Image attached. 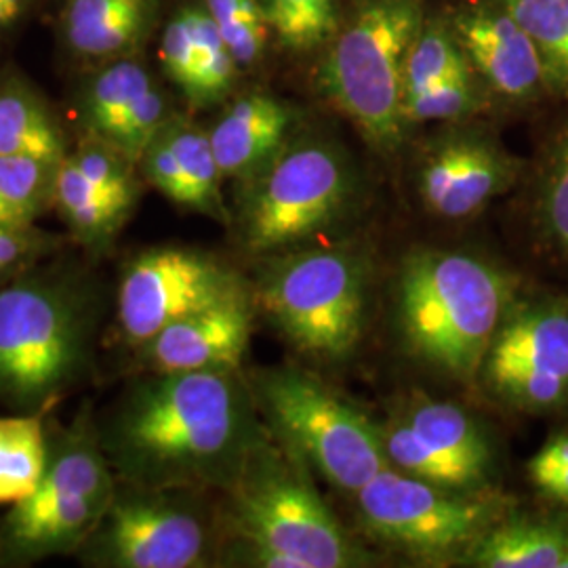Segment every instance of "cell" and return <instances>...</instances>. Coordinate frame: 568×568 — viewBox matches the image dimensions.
Here are the masks:
<instances>
[{
  "instance_id": "obj_41",
  "label": "cell",
  "mask_w": 568,
  "mask_h": 568,
  "mask_svg": "<svg viewBox=\"0 0 568 568\" xmlns=\"http://www.w3.org/2000/svg\"><path fill=\"white\" fill-rule=\"evenodd\" d=\"M560 568H568V544L565 554H562V560H560Z\"/></svg>"
},
{
  "instance_id": "obj_33",
  "label": "cell",
  "mask_w": 568,
  "mask_h": 568,
  "mask_svg": "<svg viewBox=\"0 0 568 568\" xmlns=\"http://www.w3.org/2000/svg\"><path fill=\"white\" fill-rule=\"evenodd\" d=\"M68 159L79 166L82 175L93 183L108 199L133 209L138 203L140 185L135 180V163L126 159L121 150L93 135H87L79 148L68 154Z\"/></svg>"
},
{
  "instance_id": "obj_19",
  "label": "cell",
  "mask_w": 568,
  "mask_h": 568,
  "mask_svg": "<svg viewBox=\"0 0 568 568\" xmlns=\"http://www.w3.org/2000/svg\"><path fill=\"white\" fill-rule=\"evenodd\" d=\"M0 156H32L60 164L65 140L41 95L23 82H0Z\"/></svg>"
},
{
  "instance_id": "obj_27",
  "label": "cell",
  "mask_w": 568,
  "mask_h": 568,
  "mask_svg": "<svg viewBox=\"0 0 568 568\" xmlns=\"http://www.w3.org/2000/svg\"><path fill=\"white\" fill-rule=\"evenodd\" d=\"M405 424L434 447L488 471L490 450L487 440L464 408L440 400H419L410 406Z\"/></svg>"
},
{
  "instance_id": "obj_13",
  "label": "cell",
  "mask_w": 568,
  "mask_h": 568,
  "mask_svg": "<svg viewBox=\"0 0 568 568\" xmlns=\"http://www.w3.org/2000/svg\"><path fill=\"white\" fill-rule=\"evenodd\" d=\"M516 164L476 133H453L427 150L417 187L427 209L447 220H464L506 192Z\"/></svg>"
},
{
  "instance_id": "obj_35",
  "label": "cell",
  "mask_w": 568,
  "mask_h": 568,
  "mask_svg": "<svg viewBox=\"0 0 568 568\" xmlns=\"http://www.w3.org/2000/svg\"><path fill=\"white\" fill-rule=\"evenodd\" d=\"M490 384L508 400L525 408H556L568 400V382L528 366L487 368Z\"/></svg>"
},
{
  "instance_id": "obj_22",
  "label": "cell",
  "mask_w": 568,
  "mask_h": 568,
  "mask_svg": "<svg viewBox=\"0 0 568 568\" xmlns=\"http://www.w3.org/2000/svg\"><path fill=\"white\" fill-rule=\"evenodd\" d=\"M49 448L39 417H0V506H16L41 485Z\"/></svg>"
},
{
  "instance_id": "obj_9",
  "label": "cell",
  "mask_w": 568,
  "mask_h": 568,
  "mask_svg": "<svg viewBox=\"0 0 568 568\" xmlns=\"http://www.w3.org/2000/svg\"><path fill=\"white\" fill-rule=\"evenodd\" d=\"M244 211V241L274 251L307 239L339 220L354 194V173L328 142L284 145L257 175Z\"/></svg>"
},
{
  "instance_id": "obj_42",
  "label": "cell",
  "mask_w": 568,
  "mask_h": 568,
  "mask_svg": "<svg viewBox=\"0 0 568 568\" xmlns=\"http://www.w3.org/2000/svg\"><path fill=\"white\" fill-rule=\"evenodd\" d=\"M2 274H4V272H2V270H0V276H2Z\"/></svg>"
},
{
  "instance_id": "obj_10",
  "label": "cell",
  "mask_w": 568,
  "mask_h": 568,
  "mask_svg": "<svg viewBox=\"0 0 568 568\" xmlns=\"http://www.w3.org/2000/svg\"><path fill=\"white\" fill-rule=\"evenodd\" d=\"M356 495L373 535L434 558L474 548L501 516V504L490 497L438 487L389 467Z\"/></svg>"
},
{
  "instance_id": "obj_15",
  "label": "cell",
  "mask_w": 568,
  "mask_h": 568,
  "mask_svg": "<svg viewBox=\"0 0 568 568\" xmlns=\"http://www.w3.org/2000/svg\"><path fill=\"white\" fill-rule=\"evenodd\" d=\"M248 335L251 305L243 293L164 326L142 345V358L154 373L232 371L243 361Z\"/></svg>"
},
{
  "instance_id": "obj_31",
  "label": "cell",
  "mask_w": 568,
  "mask_h": 568,
  "mask_svg": "<svg viewBox=\"0 0 568 568\" xmlns=\"http://www.w3.org/2000/svg\"><path fill=\"white\" fill-rule=\"evenodd\" d=\"M185 11L196 44V74L187 100L196 105H211L224 100L232 91L239 63L232 58L204 4H190L185 7Z\"/></svg>"
},
{
  "instance_id": "obj_23",
  "label": "cell",
  "mask_w": 568,
  "mask_h": 568,
  "mask_svg": "<svg viewBox=\"0 0 568 568\" xmlns=\"http://www.w3.org/2000/svg\"><path fill=\"white\" fill-rule=\"evenodd\" d=\"M163 135L182 171L185 206L209 217L224 220V201L220 192V182L224 175L209 140V131L183 119H166Z\"/></svg>"
},
{
  "instance_id": "obj_38",
  "label": "cell",
  "mask_w": 568,
  "mask_h": 568,
  "mask_svg": "<svg viewBox=\"0 0 568 568\" xmlns=\"http://www.w3.org/2000/svg\"><path fill=\"white\" fill-rule=\"evenodd\" d=\"M568 466V434H560L551 438L546 447L541 448L528 464L530 478L541 476L546 471H554Z\"/></svg>"
},
{
  "instance_id": "obj_30",
  "label": "cell",
  "mask_w": 568,
  "mask_h": 568,
  "mask_svg": "<svg viewBox=\"0 0 568 568\" xmlns=\"http://www.w3.org/2000/svg\"><path fill=\"white\" fill-rule=\"evenodd\" d=\"M270 32L295 53L326 47L335 37L339 0H260Z\"/></svg>"
},
{
  "instance_id": "obj_29",
  "label": "cell",
  "mask_w": 568,
  "mask_h": 568,
  "mask_svg": "<svg viewBox=\"0 0 568 568\" xmlns=\"http://www.w3.org/2000/svg\"><path fill=\"white\" fill-rule=\"evenodd\" d=\"M518 21L535 42L546 79L568 89L567 0H495Z\"/></svg>"
},
{
  "instance_id": "obj_32",
  "label": "cell",
  "mask_w": 568,
  "mask_h": 568,
  "mask_svg": "<svg viewBox=\"0 0 568 568\" xmlns=\"http://www.w3.org/2000/svg\"><path fill=\"white\" fill-rule=\"evenodd\" d=\"M239 68L262 60L270 26L260 0H203Z\"/></svg>"
},
{
  "instance_id": "obj_39",
  "label": "cell",
  "mask_w": 568,
  "mask_h": 568,
  "mask_svg": "<svg viewBox=\"0 0 568 568\" xmlns=\"http://www.w3.org/2000/svg\"><path fill=\"white\" fill-rule=\"evenodd\" d=\"M532 483L549 497L568 504V466L554 469V471H546L541 476H535Z\"/></svg>"
},
{
  "instance_id": "obj_7",
  "label": "cell",
  "mask_w": 568,
  "mask_h": 568,
  "mask_svg": "<svg viewBox=\"0 0 568 568\" xmlns=\"http://www.w3.org/2000/svg\"><path fill=\"white\" fill-rule=\"evenodd\" d=\"M281 459L255 447L244 459L234 508L244 544L291 554L304 568L356 565L358 554L323 499Z\"/></svg>"
},
{
  "instance_id": "obj_17",
  "label": "cell",
  "mask_w": 568,
  "mask_h": 568,
  "mask_svg": "<svg viewBox=\"0 0 568 568\" xmlns=\"http://www.w3.org/2000/svg\"><path fill=\"white\" fill-rule=\"evenodd\" d=\"M159 0H68L61 23L70 51L82 60L133 58L148 37Z\"/></svg>"
},
{
  "instance_id": "obj_11",
  "label": "cell",
  "mask_w": 568,
  "mask_h": 568,
  "mask_svg": "<svg viewBox=\"0 0 568 568\" xmlns=\"http://www.w3.org/2000/svg\"><path fill=\"white\" fill-rule=\"evenodd\" d=\"M243 293L241 278L209 255L152 248L124 270L119 293L122 335L142 347L164 326Z\"/></svg>"
},
{
  "instance_id": "obj_34",
  "label": "cell",
  "mask_w": 568,
  "mask_h": 568,
  "mask_svg": "<svg viewBox=\"0 0 568 568\" xmlns=\"http://www.w3.org/2000/svg\"><path fill=\"white\" fill-rule=\"evenodd\" d=\"M474 74V70L453 74L445 81L427 87L426 91L406 98L403 102L405 124L462 121L478 112L483 105V93Z\"/></svg>"
},
{
  "instance_id": "obj_24",
  "label": "cell",
  "mask_w": 568,
  "mask_h": 568,
  "mask_svg": "<svg viewBox=\"0 0 568 568\" xmlns=\"http://www.w3.org/2000/svg\"><path fill=\"white\" fill-rule=\"evenodd\" d=\"M53 206L82 243L95 246L110 241L133 211L102 194L68 156L58 169Z\"/></svg>"
},
{
  "instance_id": "obj_8",
  "label": "cell",
  "mask_w": 568,
  "mask_h": 568,
  "mask_svg": "<svg viewBox=\"0 0 568 568\" xmlns=\"http://www.w3.org/2000/svg\"><path fill=\"white\" fill-rule=\"evenodd\" d=\"M262 304L300 349L342 358L363 335L365 272L344 251L300 253L267 274Z\"/></svg>"
},
{
  "instance_id": "obj_12",
  "label": "cell",
  "mask_w": 568,
  "mask_h": 568,
  "mask_svg": "<svg viewBox=\"0 0 568 568\" xmlns=\"http://www.w3.org/2000/svg\"><path fill=\"white\" fill-rule=\"evenodd\" d=\"M91 544L110 567L192 568L204 562L206 532L190 509L163 497L114 495Z\"/></svg>"
},
{
  "instance_id": "obj_25",
  "label": "cell",
  "mask_w": 568,
  "mask_h": 568,
  "mask_svg": "<svg viewBox=\"0 0 568 568\" xmlns=\"http://www.w3.org/2000/svg\"><path fill=\"white\" fill-rule=\"evenodd\" d=\"M382 438L386 448L387 464L419 480H426L438 487L466 490V488L478 487L487 478V471L467 464L443 448L434 447L405 422L389 427L382 434Z\"/></svg>"
},
{
  "instance_id": "obj_16",
  "label": "cell",
  "mask_w": 568,
  "mask_h": 568,
  "mask_svg": "<svg viewBox=\"0 0 568 568\" xmlns=\"http://www.w3.org/2000/svg\"><path fill=\"white\" fill-rule=\"evenodd\" d=\"M293 122L291 105L274 95L239 98L209 131L222 175L253 182L283 152Z\"/></svg>"
},
{
  "instance_id": "obj_26",
  "label": "cell",
  "mask_w": 568,
  "mask_h": 568,
  "mask_svg": "<svg viewBox=\"0 0 568 568\" xmlns=\"http://www.w3.org/2000/svg\"><path fill=\"white\" fill-rule=\"evenodd\" d=\"M60 164L32 156H0V222L34 225L55 203Z\"/></svg>"
},
{
  "instance_id": "obj_2",
  "label": "cell",
  "mask_w": 568,
  "mask_h": 568,
  "mask_svg": "<svg viewBox=\"0 0 568 568\" xmlns=\"http://www.w3.org/2000/svg\"><path fill=\"white\" fill-rule=\"evenodd\" d=\"M511 297L495 265L459 251L408 255L398 278V316L410 352L455 379L487 363Z\"/></svg>"
},
{
  "instance_id": "obj_3",
  "label": "cell",
  "mask_w": 568,
  "mask_h": 568,
  "mask_svg": "<svg viewBox=\"0 0 568 568\" xmlns=\"http://www.w3.org/2000/svg\"><path fill=\"white\" fill-rule=\"evenodd\" d=\"M424 21V0H363L321 63L326 98L386 152L403 140L406 55Z\"/></svg>"
},
{
  "instance_id": "obj_18",
  "label": "cell",
  "mask_w": 568,
  "mask_h": 568,
  "mask_svg": "<svg viewBox=\"0 0 568 568\" xmlns=\"http://www.w3.org/2000/svg\"><path fill=\"white\" fill-rule=\"evenodd\" d=\"M487 368L528 366L568 382V305H530L501 325L487 356Z\"/></svg>"
},
{
  "instance_id": "obj_6",
  "label": "cell",
  "mask_w": 568,
  "mask_h": 568,
  "mask_svg": "<svg viewBox=\"0 0 568 568\" xmlns=\"http://www.w3.org/2000/svg\"><path fill=\"white\" fill-rule=\"evenodd\" d=\"M260 396L284 443L304 453L326 480L358 493L387 467L382 432L335 392L297 371H270Z\"/></svg>"
},
{
  "instance_id": "obj_28",
  "label": "cell",
  "mask_w": 568,
  "mask_h": 568,
  "mask_svg": "<svg viewBox=\"0 0 568 568\" xmlns=\"http://www.w3.org/2000/svg\"><path fill=\"white\" fill-rule=\"evenodd\" d=\"M467 70L474 68L453 30V23L445 20L424 21L406 55L403 102L426 91L427 87Z\"/></svg>"
},
{
  "instance_id": "obj_37",
  "label": "cell",
  "mask_w": 568,
  "mask_h": 568,
  "mask_svg": "<svg viewBox=\"0 0 568 568\" xmlns=\"http://www.w3.org/2000/svg\"><path fill=\"white\" fill-rule=\"evenodd\" d=\"M544 222L549 239L556 246L568 251V140L558 154L546 185Z\"/></svg>"
},
{
  "instance_id": "obj_40",
  "label": "cell",
  "mask_w": 568,
  "mask_h": 568,
  "mask_svg": "<svg viewBox=\"0 0 568 568\" xmlns=\"http://www.w3.org/2000/svg\"><path fill=\"white\" fill-rule=\"evenodd\" d=\"M11 23H16V20L11 18V13H9V9L2 4V0H0V30L2 28H7V26H11Z\"/></svg>"
},
{
  "instance_id": "obj_1",
  "label": "cell",
  "mask_w": 568,
  "mask_h": 568,
  "mask_svg": "<svg viewBox=\"0 0 568 568\" xmlns=\"http://www.w3.org/2000/svg\"><path fill=\"white\" fill-rule=\"evenodd\" d=\"M243 389L230 371L159 373L124 400L108 450L142 487L239 476L253 445Z\"/></svg>"
},
{
  "instance_id": "obj_21",
  "label": "cell",
  "mask_w": 568,
  "mask_h": 568,
  "mask_svg": "<svg viewBox=\"0 0 568 568\" xmlns=\"http://www.w3.org/2000/svg\"><path fill=\"white\" fill-rule=\"evenodd\" d=\"M154 84V79L135 58L108 61L87 82L81 100V121L87 135L108 142L122 116Z\"/></svg>"
},
{
  "instance_id": "obj_36",
  "label": "cell",
  "mask_w": 568,
  "mask_h": 568,
  "mask_svg": "<svg viewBox=\"0 0 568 568\" xmlns=\"http://www.w3.org/2000/svg\"><path fill=\"white\" fill-rule=\"evenodd\" d=\"M159 58L166 77L175 82L187 98L194 87L196 74V44L185 7L164 26L159 44Z\"/></svg>"
},
{
  "instance_id": "obj_5",
  "label": "cell",
  "mask_w": 568,
  "mask_h": 568,
  "mask_svg": "<svg viewBox=\"0 0 568 568\" xmlns=\"http://www.w3.org/2000/svg\"><path fill=\"white\" fill-rule=\"evenodd\" d=\"M114 499L112 471L89 427L77 424L51 455L37 490L16 504L0 525L9 558L37 560L91 539Z\"/></svg>"
},
{
  "instance_id": "obj_4",
  "label": "cell",
  "mask_w": 568,
  "mask_h": 568,
  "mask_svg": "<svg viewBox=\"0 0 568 568\" xmlns=\"http://www.w3.org/2000/svg\"><path fill=\"white\" fill-rule=\"evenodd\" d=\"M91 318L81 293L58 281L28 278L0 291V398L34 406L82 368Z\"/></svg>"
},
{
  "instance_id": "obj_20",
  "label": "cell",
  "mask_w": 568,
  "mask_h": 568,
  "mask_svg": "<svg viewBox=\"0 0 568 568\" xmlns=\"http://www.w3.org/2000/svg\"><path fill=\"white\" fill-rule=\"evenodd\" d=\"M567 544L562 525L518 518L497 523L469 551L476 567L560 568Z\"/></svg>"
},
{
  "instance_id": "obj_14",
  "label": "cell",
  "mask_w": 568,
  "mask_h": 568,
  "mask_svg": "<svg viewBox=\"0 0 568 568\" xmlns=\"http://www.w3.org/2000/svg\"><path fill=\"white\" fill-rule=\"evenodd\" d=\"M474 72L509 100H527L546 79V68L527 30L490 0L450 20Z\"/></svg>"
}]
</instances>
